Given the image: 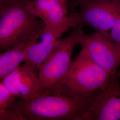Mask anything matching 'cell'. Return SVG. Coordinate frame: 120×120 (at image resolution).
Returning <instances> with one entry per match:
<instances>
[{"instance_id": "5b68a950", "label": "cell", "mask_w": 120, "mask_h": 120, "mask_svg": "<svg viewBox=\"0 0 120 120\" xmlns=\"http://www.w3.org/2000/svg\"><path fill=\"white\" fill-rule=\"evenodd\" d=\"M79 44L96 64L112 76L119 75L120 45L112 40L109 34L96 31L92 34H86L83 32Z\"/></svg>"}, {"instance_id": "7a4b0ae2", "label": "cell", "mask_w": 120, "mask_h": 120, "mask_svg": "<svg viewBox=\"0 0 120 120\" xmlns=\"http://www.w3.org/2000/svg\"><path fill=\"white\" fill-rule=\"evenodd\" d=\"M28 1L0 4L1 51L32 41L44 29V23L28 9Z\"/></svg>"}, {"instance_id": "30bf717a", "label": "cell", "mask_w": 120, "mask_h": 120, "mask_svg": "<svg viewBox=\"0 0 120 120\" xmlns=\"http://www.w3.org/2000/svg\"><path fill=\"white\" fill-rule=\"evenodd\" d=\"M71 0H30L27 6L30 12L46 27L63 26L70 20L69 8Z\"/></svg>"}, {"instance_id": "ba28073f", "label": "cell", "mask_w": 120, "mask_h": 120, "mask_svg": "<svg viewBox=\"0 0 120 120\" xmlns=\"http://www.w3.org/2000/svg\"><path fill=\"white\" fill-rule=\"evenodd\" d=\"M118 77L115 76L105 90L96 94L84 120H120Z\"/></svg>"}, {"instance_id": "9c48e42d", "label": "cell", "mask_w": 120, "mask_h": 120, "mask_svg": "<svg viewBox=\"0 0 120 120\" xmlns=\"http://www.w3.org/2000/svg\"><path fill=\"white\" fill-rule=\"evenodd\" d=\"M1 82L20 99L33 98L41 93L38 70L26 63L9 73Z\"/></svg>"}, {"instance_id": "9a60e30c", "label": "cell", "mask_w": 120, "mask_h": 120, "mask_svg": "<svg viewBox=\"0 0 120 120\" xmlns=\"http://www.w3.org/2000/svg\"><path fill=\"white\" fill-rule=\"evenodd\" d=\"M30 0H0V4H7L12 2H21V1H28Z\"/></svg>"}, {"instance_id": "5bb4252c", "label": "cell", "mask_w": 120, "mask_h": 120, "mask_svg": "<svg viewBox=\"0 0 120 120\" xmlns=\"http://www.w3.org/2000/svg\"><path fill=\"white\" fill-rule=\"evenodd\" d=\"M0 120H20L18 115L12 109L0 111Z\"/></svg>"}, {"instance_id": "8992f818", "label": "cell", "mask_w": 120, "mask_h": 120, "mask_svg": "<svg viewBox=\"0 0 120 120\" xmlns=\"http://www.w3.org/2000/svg\"><path fill=\"white\" fill-rule=\"evenodd\" d=\"M75 13L77 26H88L96 32L109 34L120 14V0H82Z\"/></svg>"}, {"instance_id": "4fadbf2b", "label": "cell", "mask_w": 120, "mask_h": 120, "mask_svg": "<svg viewBox=\"0 0 120 120\" xmlns=\"http://www.w3.org/2000/svg\"><path fill=\"white\" fill-rule=\"evenodd\" d=\"M109 34L112 40L120 45V14L116 19Z\"/></svg>"}, {"instance_id": "7c38bea8", "label": "cell", "mask_w": 120, "mask_h": 120, "mask_svg": "<svg viewBox=\"0 0 120 120\" xmlns=\"http://www.w3.org/2000/svg\"><path fill=\"white\" fill-rule=\"evenodd\" d=\"M16 97L0 82V111L11 109L16 100Z\"/></svg>"}, {"instance_id": "8fae6325", "label": "cell", "mask_w": 120, "mask_h": 120, "mask_svg": "<svg viewBox=\"0 0 120 120\" xmlns=\"http://www.w3.org/2000/svg\"><path fill=\"white\" fill-rule=\"evenodd\" d=\"M32 41L18 45L0 53V81L20 66L22 63L26 61L27 51Z\"/></svg>"}, {"instance_id": "52a82bcc", "label": "cell", "mask_w": 120, "mask_h": 120, "mask_svg": "<svg viewBox=\"0 0 120 120\" xmlns=\"http://www.w3.org/2000/svg\"><path fill=\"white\" fill-rule=\"evenodd\" d=\"M74 13H70V20L63 26H45L38 38L31 43L24 63L32 66L38 71L41 66L55 47L60 37L67 30L77 26Z\"/></svg>"}, {"instance_id": "6da1fadb", "label": "cell", "mask_w": 120, "mask_h": 120, "mask_svg": "<svg viewBox=\"0 0 120 120\" xmlns=\"http://www.w3.org/2000/svg\"><path fill=\"white\" fill-rule=\"evenodd\" d=\"M99 92L82 95L60 86L33 98L16 99L11 109L20 120H83Z\"/></svg>"}, {"instance_id": "3957f363", "label": "cell", "mask_w": 120, "mask_h": 120, "mask_svg": "<svg viewBox=\"0 0 120 120\" xmlns=\"http://www.w3.org/2000/svg\"><path fill=\"white\" fill-rule=\"evenodd\" d=\"M116 76L96 64L82 49L60 86L78 94H91L105 90Z\"/></svg>"}, {"instance_id": "2e32d148", "label": "cell", "mask_w": 120, "mask_h": 120, "mask_svg": "<svg viewBox=\"0 0 120 120\" xmlns=\"http://www.w3.org/2000/svg\"><path fill=\"white\" fill-rule=\"evenodd\" d=\"M71 0L74 1V2L75 3V4H77L78 5V4H79L81 1H82V0Z\"/></svg>"}, {"instance_id": "277c9868", "label": "cell", "mask_w": 120, "mask_h": 120, "mask_svg": "<svg viewBox=\"0 0 120 120\" xmlns=\"http://www.w3.org/2000/svg\"><path fill=\"white\" fill-rule=\"evenodd\" d=\"M83 27L76 26L67 37L60 39L39 69L41 93L51 91L61 86L72 63L74 48L79 44L80 37L84 32Z\"/></svg>"}]
</instances>
